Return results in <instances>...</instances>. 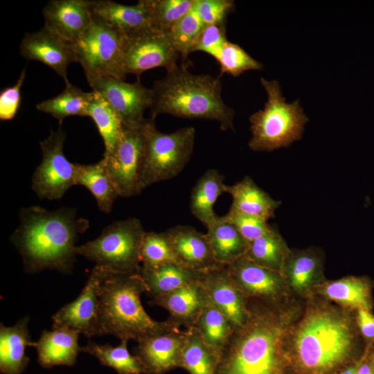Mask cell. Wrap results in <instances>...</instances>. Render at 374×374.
I'll use <instances>...</instances> for the list:
<instances>
[{
    "mask_svg": "<svg viewBox=\"0 0 374 374\" xmlns=\"http://www.w3.org/2000/svg\"><path fill=\"white\" fill-rule=\"evenodd\" d=\"M365 347L355 312L315 294L303 300L286 339L292 374H335L357 361Z\"/></svg>",
    "mask_w": 374,
    "mask_h": 374,
    "instance_id": "obj_1",
    "label": "cell"
},
{
    "mask_svg": "<svg viewBox=\"0 0 374 374\" xmlns=\"http://www.w3.org/2000/svg\"><path fill=\"white\" fill-rule=\"evenodd\" d=\"M303 300L278 303L247 299L248 317L220 358L216 374H292L286 339Z\"/></svg>",
    "mask_w": 374,
    "mask_h": 374,
    "instance_id": "obj_2",
    "label": "cell"
},
{
    "mask_svg": "<svg viewBox=\"0 0 374 374\" xmlns=\"http://www.w3.org/2000/svg\"><path fill=\"white\" fill-rule=\"evenodd\" d=\"M19 224L11 235L26 269L71 271L75 256V242L89 226L87 220L77 217L73 208L48 211L39 206L23 208Z\"/></svg>",
    "mask_w": 374,
    "mask_h": 374,
    "instance_id": "obj_3",
    "label": "cell"
},
{
    "mask_svg": "<svg viewBox=\"0 0 374 374\" xmlns=\"http://www.w3.org/2000/svg\"><path fill=\"white\" fill-rule=\"evenodd\" d=\"M154 82L151 118L162 114L184 118L215 121L222 130L235 131V111L222 97L219 78L193 74L186 65L177 64Z\"/></svg>",
    "mask_w": 374,
    "mask_h": 374,
    "instance_id": "obj_4",
    "label": "cell"
},
{
    "mask_svg": "<svg viewBox=\"0 0 374 374\" xmlns=\"http://www.w3.org/2000/svg\"><path fill=\"white\" fill-rule=\"evenodd\" d=\"M147 292L139 273L109 274L99 287L98 335L139 342L173 325L168 320L157 321L147 314L140 300Z\"/></svg>",
    "mask_w": 374,
    "mask_h": 374,
    "instance_id": "obj_5",
    "label": "cell"
},
{
    "mask_svg": "<svg viewBox=\"0 0 374 374\" xmlns=\"http://www.w3.org/2000/svg\"><path fill=\"white\" fill-rule=\"evenodd\" d=\"M260 80L267 100L262 109L249 116L251 137L248 146L253 151L266 152L287 148L301 139L309 118L299 99L286 102L277 80Z\"/></svg>",
    "mask_w": 374,
    "mask_h": 374,
    "instance_id": "obj_6",
    "label": "cell"
},
{
    "mask_svg": "<svg viewBox=\"0 0 374 374\" xmlns=\"http://www.w3.org/2000/svg\"><path fill=\"white\" fill-rule=\"evenodd\" d=\"M154 121L145 119L142 126L145 148L141 191L152 184L177 176L190 161L194 149L193 127L163 133L157 129Z\"/></svg>",
    "mask_w": 374,
    "mask_h": 374,
    "instance_id": "obj_7",
    "label": "cell"
},
{
    "mask_svg": "<svg viewBox=\"0 0 374 374\" xmlns=\"http://www.w3.org/2000/svg\"><path fill=\"white\" fill-rule=\"evenodd\" d=\"M145 232L136 217L117 220L104 228L96 239L76 247L75 253L115 274H138Z\"/></svg>",
    "mask_w": 374,
    "mask_h": 374,
    "instance_id": "obj_8",
    "label": "cell"
},
{
    "mask_svg": "<svg viewBox=\"0 0 374 374\" xmlns=\"http://www.w3.org/2000/svg\"><path fill=\"white\" fill-rule=\"evenodd\" d=\"M126 41V36L93 15L89 26L73 44L77 62L89 84L107 76L124 80Z\"/></svg>",
    "mask_w": 374,
    "mask_h": 374,
    "instance_id": "obj_9",
    "label": "cell"
},
{
    "mask_svg": "<svg viewBox=\"0 0 374 374\" xmlns=\"http://www.w3.org/2000/svg\"><path fill=\"white\" fill-rule=\"evenodd\" d=\"M66 134L61 127L39 143L42 159L32 177V189L40 199H58L75 185V163L64 155Z\"/></svg>",
    "mask_w": 374,
    "mask_h": 374,
    "instance_id": "obj_10",
    "label": "cell"
},
{
    "mask_svg": "<svg viewBox=\"0 0 374 374\" xmlns=\"http://www.w3.org/2000/svg\"><path fill=\"white\" fill-rule=\"evenodd\" d=\"M142 126H125L115 149L103 158L113 185L121 197H130L141 192L140 178L145 148Z\"/></svg>",
    "mask_w": 374,
    "mask_h": 374,
    "instance_id": "obj_11",
    "label": "cell"
},
{
    "mask_svg": "<svg viewBox=\"0 0 374 374\" xmlns=\"http://www.w3.org/2000/svg\"><path fill=\"white\" fill-rule=\"evenodd\" d=\"M93 91L100 94L117 112L124 125L141 127L145 122V110L152 107V89L143 86L140 79L130 83L114 77H102L89 84Z\"/></svg>",
    "mask_w": 374,
    "mask_h": 374,
    "instance_id": "obj_12",
    "label": "cell"
},
{
    "mask_svg": "<svg viewBox=\"0 0 374 374\" xmlns=\"http://www.w3.org/2000/svg\"><path fill=\"white\" fill-rule=\"evenodd\" d=\"M226 268L233 283L246 299L278 303L295 296L280 273L260 267L244 256Z\"/></svg>",
    "mask_w": 374,
    "mask_h": 374,
    "instance_id": "obj_13",
    "label": "cell"
},
{
    "mask_svg": "<svg viewBox=\"0 0 374 374\" xmlns=\"http://www.w3.org/2000/svg\"><path fill=\"white\" fill-rule=\"evenodd\" d=\"M179 57L168 33L150 30L127 37L124 71L140 79L143 72L157 67L172 69Z\"/></svg>",
    "mask_w": 374,
    "mask_h": 374,
    "instance_id": "obj_14",
    "label": "cell"
},
{
    "mask_svg": "<svg viewBox=\"0 0 374 374\" xmlns=\"http://www.w3.org/2000/svg\"><path fill=\"white\" fill-rule=\"evenodd\" d=\"M111 273L107 268L95 265L80 295L53 315V327L69 328L87 337L98 335L99 287Z\"/></svg>",
    "mask_w": 374,
    "mask_h": 374,
    "instance_id": "obj_15",
    "label": "cell"
},
{
    "mask_svg": "<svg viewBox=\"0 0 374 374\" xmlns=\"http://www.w3.org/2000/svg\"><path fill=\"white\" fill-rule=\"evenodd\" d=\"M187 329L174 325L139 341L134 355L141 362L144 374H166L179 368Z\"/></svg>",
    "mask_w": 374,
    "mask_h": 374,
    "instance_id": "obj_16",
    "label": "cell"
},
{
    "mask_svg": "<svg viewBox=\"0 0 374 374\" xmlns=\"http://www.w3.org/2000/svg\"><path fill=\"white\" fill-rule=\"evenodd\" d=\"M324 254L321 249H291L281 272L292 293L302 300L313 295L326 278Z\"/></svg>",
    "mask_w": 374,
    "mask_h": 374,
    "instance_id": "obj_17",
    "label": "cell"
},
{
    "mask_svg": "<svg viewBox=\"0 0 374 374\" xmlns=\"http://www.w3.org/2000/svg\"><path fill=\"white\" fill-rule=\"evenodd\" d=\"M20 54L27 60L40 62L67 80V68L77 62L73 45L46 27L24 35L19 45Z\"/></svg>",
    "mask_w": 374,
    "mask_h": 374,
    "instance_id": "obj_18",
    "label": "cell"
},
{
    "mask_svg": "<svg viewBox=\"0 0 374 374\" xmlns=\"http://www.w3.org/2000/svg\"><path fill=\"white\" fill-rule=\"evenodd\" d=\"M200 282L208 302L224 314L235 329L244 324L248 317L247 299L233 283L226 266L203 271Z\"/></svg>",
    "mask_w": 374,
    "mask_h": 374,
    "instance_id": "obj_19",
    "label": "cell"
},
{
    "mask_svg": "<svg viewBox=\"0 0 374 374\" xmlns=\"http://www.w3.org/2000/svg\"><path fill=\"white\" fill-rule=\"evenodd\" d=\"M42 14L44 27L73 44L92 21L91 0H52L44 7Z\"/></svg>",
    "mask_w": 374,
    "mask_h": 374,
    "instance_id": "obj_20",
    "label": "cell"
},
{
    "mask_svg": "<svg viewBox=\"0 0 374 374\" xmlns=\"http://www.w3.org/2000/svg\"><path fill=\"white\" fill-rule=\"evenodd\" d=\"M91 12L127 37L154 30L150 0H140L132 6L110 0H91Z\"/></svg>",
    "mask_w": 374,
    "mask_h": 374,
    "instance_id": "obj_21",
    "label": "cell"
},
{
    "mask_svg": "<svg viewBox=\"0 0 374 374\" xmlns=\"http://www.w3.org/2000/svg\"><path fill=\"white\" fill-rule=\"evenodd\" d=\"M200 278L168 294L153 297L150 303L166 309L170 314L167 320L173 325L186 329L194 327L208 303Z\"/></svg>",
    "mask_w": 374,
    "mask_h": 374,
    "instance_id": "obj_22",
    "label": "cell"
},
{
    "mask_svg": "<svg viewBox=\"0 0 374 374\" xmlns=\"http://www.w3.org/2000/svg\"><path fill=\"white\" fill-rule=\"evenodd\" d=\"M166 233L180 265L199 271L222 266L215 260L206 233L187 225L173 226Z\"/></svg>",
    "mask_w": 374,
    "mask_h": 374,
    "instance_id": "obj_23",
    "label": "cell"
},
{
    "mask_svg": "<svg viewBox=\"0 0 374 374\" xmlns=\"http://www.w3.org/2000/svg\"><path fill=\"white\" fill-rule=\"evenodd\" d=\"M373 281L367 276H346L336 280L326 279L314 290L313 294L346 310L372 311Z\"/></svg>",
    "mask_w": 374,
    "mask_h": 374,
    "instance_id": "obj_24",
    "label": "cell"
},
{
    "mask_svg": "<svg viewBox=\"0 0 374 374\" xmlns=\"http://www.w3.org/2000/svg\"><path fill=\"white\" fill-rule=\"evenodd\" d=\"M78 335V331L65 327L44 331L39 339L34 343L41 366L45 368L57 365L72 366L80 351Z\"/></svg>",
    "mask_w": 374,
    "mask_h": 374,
    "instance_id": "obj_25",
    "label": "cell"
},
{
    "mask_svg": "<svg viewBox=\"0 0 374 374\" xmlns=\"http://www.w3.org/2000/svg\"><path fill=\"white\" fill-rule=\"evenodd\" d=\"M233 199L231 207L236 211L267 221L275 215L281 202L273 199L249 176L233 185L226 192Z\"/></svg>",
    "mask_w": 374,
    "mask_h": 374,
    "instance_id": "obj_26",
    "label": "cell"
},
{
    "mask_svg": "<svg viewBox=\"0 0 374 374\" xmlns=\"http://www.w3.org/2000/svg\"><path fill=\"white\" fill-rule=\"evenodd\" d=\"M28 330V317L15 326L0 327V370L3 374H20L28 358L25 355L27 346H34Z\"/></svg>",
    "mask_w": 374,
    "mask_h": 374,
    "instance_id": "obj_27",
    "label": "cell"
},
{
    "mask_svg": "<svg viewBox=\"0 0 374 374\" xmlns=\"http://www.w3.org/2000/svg\"><path fill=\"white\" fill-rule=\"evenodd\" d=\"M206 227V235L217 263L226 266L244 255L249 243L222 216L217 215Z\"/></svg>",
    "mask_w": 374,
    "mask_h": 374,
    "instance_id": "obj_28",
    "label": "cell"
},
{
    "mask_svg": "<svg viewBox=\"0 0 374 374\" xmlns=\"http://www.w3.org/2000/svg\"><path fill=\"white\" fill-rule=\"evenodd\" d=\"M203 271L190 269L179 263L171 262L153 268H141L139 274L152 297L173 292L198 280Z\"/></svg>",
    "mask_w": 374,
    "mask_h": 374,
    "instance_id": "obj_29",
    "label": "cell"
},
{
    "mask_svg": "<svg viewBox=\"0 0 374 374\" xmlns=\"http://www.w3.org/2000/svg\"><path fill=\"white\" fill-rule=\"evenodd\" d=\"M224 176L216 169H208L194 186L190 195V210L193 215L206 225L217 217L213 206L217 198L226 192Z\"/></svg>",
    "mask_w": 374,
    "mask_h": 374,
    "instance_id": "obj_30",
    "label": "cell"
},
{
    "mask_svg": "<svg viewBox=\"0 0 374 374\" xmlns=\"http://www.w3.org/2000/svg\"><path fill=\"white\" fill-rule=\"evenodd\" d=\"M75 185L86 187L102 212H111L118 195L107 170L104 160L94 164L75 163Z\"/></svg>",
    "mask_w": 374,
    "mask_h": 374,
    "instance_id": "obj_31",
    "label": "cell"
},
{
    "mask_svg": "<svg viewBox=\"0 0 374 374\" xmlns=\"http://www.w3.org/2000/svg\"><path fill=\"white\" fill-rule=\"evenodd\" d=\"M95 123L105 145L103 157L111 154L120 141L125 129L122 119L107 101L98 92L91 91L87 111Z\"/></svg>",
    "mask_w": 374,
    "mask_h": 374,
    "instance_id": "obj_32",
    "label": "cell"
},
{
    "mask_svg": "<svg viewBox=\"0 0 374 374\" xmlns=\"http://www.w3.org/2000/svg\"><path fill=\"white\" fill-rule=\"evenodd\" d=\"M193 328L219 358L236 330L229 318L209 302Z\"/></svg>",
    "mask_w": 374,
    "mask_h": 374,
    "instance_id": "obj_33",
    "label": "cell"
},
{
    "mask_svg": "<svg viewBox=\"0 0 374 374\" xmlns=\"http://www.w3.org/2000/svg\"><path fill=\"white\" fill-rule=\"evenodd\" d=\"M291 249L278 231L272 227L248 244L244 256L255 264L281 274Z\"/></svg>",
    "mask_w": 374,
    "mask_h": 374,
    "instance_id": "obj_34",
    "label": "cell"
},
{
    "mask_svg": "<svg viewBox=\"0 0 374 374\" xmlns=\"http://www.w3.org/2000/svg\"><path fill=\"white\" fill-rule=\"evenodd\" d=\"M65 87L57 96L36 105L37 110L48 114L60 124L69 116H87L91 92H84L65 80Z\"/></svg>",
    "mask_w": 374,
    "mask_h": 374,
    "instance_id": "obj_35",
    "label": "cell"
},
{
    "mask_svg": "<svg viewBox=\"0 0 374 374\" xmlns=\"http://www.w3.org/2000/svg\"><path fill=\"white\" fill-rule=\"evenodd\" d=\"M179 368L190 374H216L219 357L205 344L195 328L187 329Z\"/></svg>",
    "mask_w": 374,
    "mask_h": 374,
    "instance_id": "obj_36",
    "label": "cell"
},
{
    "mask_svg": "<svg viewBox=\"0 0 374 374\" xmlns=\"http://www.w3.org/2000/svg\"><path fill=\"white\" fill-rule=\"evenodd\" d=\"M127 341H121V344L114 347L109 344L98 345L90 342L80 348V350L93 355L102 364L113 368L118 374H144L138 357L128 351Z\"/></svg>",
    "mask_w": 374,
    "mask_h": 374,
    "instance_id": "obj_37",
    "label": "cell"
},
{
    "mask_svg": "<svg viewBox=\"0 0 374 374\" xmlns=\"http://www.w3.org/2000/svg\"><path fill=\"white\" fill-rule=\"evenodd\" d=\"M205 26L193 8L168 33L170 39L183 62L187 61Z\"/></svg>",
    "mask_w": 374,
    "mask_h": 374,
    "instance_id": "obj_38",
    "label": "cell"
},
{
    "mask_svg": "<svg viewBox=\"0 0 374 374\" xmlns=\"http://www.w3.org/2000/svg\"><path fill=\"white\" fill-rule=\"evenodd\" d=\"M140 260L141 267L144 268L179 263L166 231L145 232L140 247Z\"/></svg>",
    "mask_w": 374,
    "mask_h": 374,
    "instance_id": "obj_39",
    "label": "cell"
},
{
    "mask_svg": "<svg viewBox=\"0 0 374 374\" xmlns=\"http://www.w3.org/2000/svg\"><path fill=\"white\" fill-rule=\"evenodd\" d=\"M195 0H150L154 30L168 33L194 6Z\"/></svg>",
    "mask_w": 374,
    "mask_h": 374,
    "instance_id": "obj_40",
    "label": "cell"
},
{
    "mask_svg": "<svg viewBox=\"0 0 374 374\" xmlns=\"http://www.w3.org/2000/svg\"><path fill=\"white\" fill-rule=\"evenodd\" d=\"M220 75L226 73L234 77L248 71H259L262 64L252 57L238 44L227 41L217 59Z\"/></svg>",
    "mask_w": 374,
    "mask_h": 374,
    "instance_id": "obj_41",
    "label": "cell"
},
{
    "mask_svg": "<svg viewBox=\"0 0 374 374\" xmlns=\"http://www.w3.org/2000/svg\"><path fill=\"white\" fill-rule=\"evenodd\" d=\"M222 217L231 224L248 243L266 234L272 228L267 221L242 213L232 207Z\"/></svg>",
    "mask_w": 374,
    "mask_h": 374,
    "instance_id": "obj_42",
    "label": "cell"
},
{
    "mask_svg": "<svg viewBox=\"0 0 374 374\" xmlns=\"http://www.w3.org/2000/svg\"><path fill=\"white\" fill-rule=\"evenodd\" d=\"M234 4L232 0H195L193 9L204 26H224Z\"/></svg>",
    "mask_w": 374,
    "mask_h": 374,
    "instance_id": "obj_43",
    "label": "cell"
},
{
    "mask_svg": "<svg viewBox=\"0 0 374 374\" xmlns=\"http://www.w3.org/2000/svg\"><path fill=\"white\" fill-rule=\"evenodd\" d=\"M225 33V26H205L193 52L202 51L217 60L224 44L228 41Z\"/></svg>",
    "mask_w": 374,
    "mask_h": 374,
    "instance_id": "obj_44",
    "label": "cell"
},
{
    "mask_svg": "<svg viewBox=\"0 0 374 374\" xmlns=\"http://www.w3.org/2000/svg\"><path fill=\"white\" fill-rule=\"evenodd\" d=\"M26 77V69H23L16 83L6 87L0 92V119L10 121L17 114L21 103V89Z\"/></svg>",
    "mask_w": 374,
    "mask_h": 374,
    "instance_id": "obj_45",
    "label": "cell"
},
{
    "mask_svg": "<svg viewBox=\"0 0 374 374\" xmlns=\"http://www.w3.org/2000/svg\"><path fill=\"white\" fill-rule=\"evenodd\" d=\"M355 318L358 331L366 346L374 345V314L372 311L358 310L355 312Z\"/></svg>",
    "mask_w": 374,
    "mask_h": 374,
    "instance_id": "obj_46",
    "label": "cell"
},
{
    "mask_svg": "<svg viewBox=\"0 0 374 374\" xmlns=\"http://www.w3.org/2000/svg\"><path fill=\"white\" fill-rule=\"evenodd\" d=\"M356 374H374V369L368 356V347L366 346L363 355L360 358Z\"/></svg>",
    "mask_w": 374,
    "mask_h": 374,
    "instance_id": "obj_47",
    "label": "cell"
},
{
    "mask_svg": "<svg viewBox=\"0 0 374 374\" xmlns=\"http://www.w3.org/2000/svg\"><path fill=\"white\" fill-rule=\"evenodd\" d=\"M360 358L357 361L343 368L335 374H356L357 368L359 364Z\"/></svg>",
    "mask_w": 374,
    "mask_h": 374,
    "instance_id": "obj_48",
    "label": "cell"
},
{
    "mask_svg": "<svg viewBox=\"0 0 374 374\" xmlns=\"http://www.w3.org/2000/svg\"><path fill=\"white\" fill-rule=\"evenodd\" d=\"M368 347V356L372 364V366L374 369V345H366Z\"/></svg>",
    "mask_w": 374,
    "mask_h": 374,
    "instance_id": "obj_49",
    "label": "cell"
}]
</instances>
